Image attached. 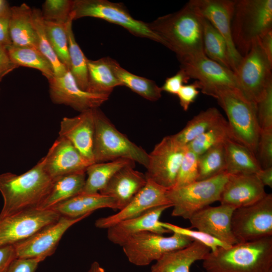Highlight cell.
Returning a JSON list of instances; mask_svg holds the SVG:
<instances>
[{"label": "cell", "mask_w": 272, "mask_h": 272, "mask_svg": "<svg viewBox=\"0 0 272 272\" xmlns=\"http://www.w3.org/2000/svg\"><path fill=\"white\" fill-rule=\"evenodd\" d=\"M32 22L37 37V49L51 64L54 76H63L68 70L59 61L49 43L41 11L39 9L32 10Z\"/></svg>", "instance_id": "obj_37"}, {"label": "cell", "mask_w": 272, "mask_h": 272, "mask_svg": "<svg viewBox=\"0 0 272 272\" xmlns=\"http://www.w3.org/2000/svg\"><path fill=\"white\" fill-rule=\"evenodd\" d=\"M43 157L26 172L0 174L4 205L0 219L31 209H38L48 195L53 179L46 172Z\"/></svg>", "instance_id": "obj_2"}, {"label": "cell", "mask_w": 272, "mask_h": 272, "mask_svg": "<svg viewBox=\"0 0 272 272\" xmlns=\"http://www.w3.org/2000/svg\"><path fill=\"white\" fill-rule=\"evenodd\" d=\"M198 159V156L187 147L174 188L184 186L197 180Z\"/></svg>", "instance_id": "obj_42"}, {"label": "cell", "mask_w": 272, "mask_h": 272, "mask_svg": "<svg viewBox=\"0 0 272 272\" xmlns=\"http://www.w3.org/2000/svg\"><path fill=\"white\" fill-rule=\"evenodd\" d=\"M134 167L129 165L120 169L99 192L112 197L117 210L127 205L147 183L146 175Z\"/></svg>", "instance_id": "obj_24"}, {"label": "cell", "mask_w": 272, "mask_h": 272, "mask_svg": "<svg viewBox=\"0 0 272 272\" xmlns=\"http://www.w3.org/2000/svg\"><path fill=\"white\" fill-rule=\"evenodd\" d=\"M192 241L191 239L177 233L166 237L151 232H143L130 237L121 247L130 263L146 266L168 252L187 246Z\"/></svg>", "instance_id": "obj_10"}, {"label": "cell", "mask_w": 272, "mask_h": 272, "mask_svg": "<svg viewBox=\"0 0 272 272\" xmlns=\"http://www.w3.org/2000/svg\"><path fill=\"white\" fill-rule=\"evenodd\" d=\"M101 272H105V270H104V268H103L102 267H101Z\"/></svg>", "instance_id": "obj_56"}, {"label": "cell", "mask_w": 272, "mask_h": 272, "mask_svg": "<svg viewBox=\"0 0 272 272\" xmlns=\"http://www.w3.org/2000/svg\"><path fill=\"white\" fill-rule=\"evenodd\" d=\"M18 67L11 59L7 48L0 45V82L5 76Z\"/></svg>", "instance_id": "obj_50"}, {"label": "cell", "mask_w": 272, "mask_h": 272, "mask_svg": "<svg viewBox=\"0 0 272 272\" xmlns=\"http://www.w3.org/2000/svg\"><path fill=\"white\" fill-rule=\"evenodd\" d=\"M90 215L76 218L61 216L56 222L13 245L17 258H37L43 261L54 252L60 239L69 228Z\"/></svg>", "instance_id": "obj_15"}, {"label": "cell", "mask_w": 272, "mask_h": 272, "mask_svg": "<svg viewBox=\"0 0 272 272\" xmlns=\"http://www.w3.org/2000/svg\"><path fill=\"white\" fill-rule=\"evenodd\" d=\"M231 230L238 242L272 236V194L257 202L235 209L231 218Z\"/></svg>", "instance_id": "obj_11"}, {"label": "cell", "mask_w": 272, "mask_h": 272, "mask_svg": "<svg viewBox=\"0 0 272 272\" xmlns=\"http://www.w3.org/2000/svg\"><path fill=\"white\" fill-rule=\"evenodd\" d=\"M255 174L264 186L272 187V167L262 168Z\"/></svg>", "instance_id": "obj_53"}, {"label": "cell", "mask_w": 272, "mask_h": 272, "mask_svg": "<svg viewBox=\"0 0 272 272\" xmlns=\"http://www.w3.org/2000/svg\"><path fill=\"white\" fill-rule=\"evenodd\" d=\"M226 171L224 144L211 148L198 156L197 181L212 178Z\"/></svg>", "instance_id": "obj_39"}, {"label": "cell", "mask_w": 272, "mask_h": 272, "mask_svg": "<svg viewBox=\"0 0 272 272\" xmlns=\"http://www.w3.org/2000/svg\"><path fill=\"white\" fill-rule=\"evenodd\" d=\"M48 81L53 103L70 106L80 113L99 108L109 97L82 90L70 71L62 76H54Z\"/></svg>", "instance_id": "obj_17"}, {"label": "cell", "mask_w": 272, "mask_h": 272, "mask_svg": "<svg viewBox=\"0 0 272 272\" xmlns=\"http://www.w3.org/2000/svg\"><path fill=\"white\" fill-rule=\"evenodd\" d=\"M45 30L49 43L59 61L70 71L68 36L66 23L44 21Z\"/></svg>", "instance_id": "obj_40"}, {"label": "cell", "mask_w": 272, "mask_h": 272, "mask_svg": "<svg viewBox=\"0 0 272 272\" xmlns=\"http://www.w3.org/2000/svg\"><path fill=\"white\" fill-rule=\"evenodd\" d=\"M257 115L260 129L272 128V85L257 104Z\"/></svg>", "instance_id": "obj_45"}, {"label": "cell", "mask_w": 272, "mask_h": 272, "mask_svg": "<svg viewBox=\"0 0 272 272\" xmlns=\"http://www.w3.org/2000/svg\"><path fill=\"white\" fill-rule=\"evenodd\" d=\"M111 65L122 86L127 87L133 92L151 101H157L161 97V88L154 81L131 73L122 67L112 58L111 59Z\"/></svg>", "instance_id": "obj_32"}, {"label": "cell", "mask_w": 272, "mask_h": 272, "mask_svg": "<svg viewBox=\"0 0 272 272\" xmlns=\"http://www.w3.org/2000/svg\"><path fill=\"white\" fill-rule=\"evenodd\" d=\"M211 249L196 241L186 247L165 254L152 265L151 272H190L196 261L204 260Z\"/></svg>", "instance_id": "obj_25"}, {"label": "cell", "mask_w": 272, "mask_h": 272, "mask_svg": "<svg viewBox=\"0 0 272 272\" xmlns=\"http://www.w3.org/2000/svg\"><path fill=\"white\" fill-rule=\"evenodd\" d=\"M7 1L4 0H0V9L6 3Z\"/></svg>", "instance_id": "obj_55"}, {"label": "cell", "mask_w": 272, "mask_h": 272, "mask_svg": "<svg viewBox=\"0 0 272 272\" xmlns=\"http://www.w3.org/2000/svg\"><path fill=\"white\" fill-rule=\"evenodd\" d=\"M7 50L12 61L18 66L37 69L47 80L54 76L51 64L37 48L12 44L7 47Z\"/></svg>", "instance_id": "obj_34"}, {"label": "cell", "mask_w": 272, "mask_h": 272, "mask_svg": "<svg viewBox=\"0 0 272 272\" xmlns=\"http://www.w3.org/2000/svg\"><path fill=\"white\" fill-rule=\"evenodd\" d=\"M168 190L147 179L146 185L132 200L117 213L100 218L95 223L97 228L106 229L149 211L163 206H172L167 197Z\"/></svg>", "instance_id": "obj_16"}, {"label": "cell", "mask_w": 272, "mask_h": 272, "mask_svg": "<svg viewBox=\"0 0 272 272\" xmlns=\"http://www.w3.org/2000/svg\"><path fill=\"white\" fill-rule=\"evenodd\" d=\"M86 179V172L65 175L53 179L48 195L38 209H51L56 205L80 194Z\"/></svg>", "instance_id": "obj_30"}, {"label": "cell", "mask_w": 272, "mask_h": 272, "mask_svg": "<svg viewBox=\"0 0 272 272\" xmlns=\"http://www.w3.org/2000/svg\"><path fill=\"white\" fill-rule=\"evenodd\" d=\"M149 28L179 60L204 55L202 17L189 1L179 11L160 17Z\"/></svg>", "instance_id": "obj_1"}, {"label": "cell", "mask_w": 272, "mask_h": 272, "mask_svg": "<svg viewBox=\"0 0 272 272\" xmlns=\"http://www.w3.org/2000/svg\"><path fill=\"white\" fill-rule=\"evenodd\" d=\"M44 167L53 179L86 172L93 163L85 158L67 140L59 137L44 157Z\"/></svg>", "instance_id": "obj_19"}, {"label": "cell", "mask_w": 272, "mask_h": 272, "mask_svg": "<svg viewBox=\"0 0 272 272\" xmlns=\"http://www.w3.org/2000/svg\"><path fill=\"white\" fill-rule=\"evenodd\" d=\"M40 259L19 258L15 259L11 263L7 272H35Z\"/></svg>", "instance_id": "obj_49"}, {"label": "cell", "mask_w": 272, "mask_h": 272, "mask_svg": "<svg viewBox=\"0 0 272 272\" xmlns=\"http://www.w3.org/2000/svg\"><path fill=\"white\" fill-rule=\"evenodd\" d=\"M258 38L261 48L269 61L272 63V30L266 32Z\"/></svg>", "instance_id": "obj_52"}, {"label": "cell", "mask_w": 272, "mask_h": 272, "mask_svg": "<svg viewBox=\"0 0 272 272\" xmlns=\"http://www.w3.org/2000/svg\"><path fill=\"white\" fill-rule=\"evenodd\" d=\"M72 13L74 20L86 17L103 19L122 27L135 36L164 45L163 40L149 28L147 23L133 18L122 3L107 0H75Z\"/></svg>", "instance_id": "obj_9"}, {"label": "cell", "mask_w": 272, "mask_h": 272, "mask_svg": "<svg viewBox=\"0 0 272 272\" xmlns=\"http://www.w3.org/2000/svg\"><path fill=\"white\" fill-rule=\"evenodd\" d=\"M266 194L256 174H229L220 202L235 209L252 205Z\"/></svg>", "instance_id": "obj_21"}, {"label": "cell", "mask_w": 272, "mask_h": 272, "mask_svg": "<svg viewBox=\"0 0 272 272\" xmlns=\"http://www.w3.org/2000/svg\"><path fill=\"white\" fill-rule=\"evenodd\" d=\"M134 163L131 160L118 159L92 164L86 169L87 177L81 193H99L118 171L127 166H134Z\"/></svg>", "instance_id": "obj_31"}, {"label": "cell", "mask_w": 272, "mask_h": 272, "mask_svg": "<svg viewBox=\"0 0 272 272\" xmlns=\"http://www.w3.org/2000/svg\"><path fill=\"white\" fill-rule=\"evenodd\" d=\"M94 162L126 159L146 168L149 162V154L119 131L99 108L94 109Z\"/></svg>", "instance_id": "obj_6"}, {"label": "cell", "mask_w": 272, "mask_h": 272, "mask_svg": "<svg viewBox=\"0 0 272 272\" xmlns=\"http://www.w3.org/2000/svg\"><path fill=\"white\" fill-rule=\"evenodd\" d=\"M111 59L109 57L95 60L88 59L86 91L109 96L115 87L122 86L111 67Z\"/></svg>", "instance_id": "obj_28"}, {"label": "cell", "mask_w": 272, "mask_h": 272, "mask_svg": "<svg viewBox=\"0 0 272 272\" xmlns=\"http://www.w3.org/2000/svg\"><path fill=\"white\" fill-rule=\"evenodd\" d=\"M189 80L190 78L186 73L180 69L176 74L165 80L161 88L162 91L177 95L181 87L184 85V84L187 83Z\"/></svg>", "instance_id": "obj_48"}, {"label": "cell", "mask_w": 272, "mask_h": 272, "mask_svg": "<svg viewBox=\"0 0 272 272\" xmlns=\"http://www.w3.org/2000/svg\"><path fill=\"white\" fill-rule=\"evenodd\" d=\"M199 14L208 20L225 40L231 70L234 72L242 56L236 49L231 33L235 1L191 0Z\"/></svg>", "instance_id": "obj_18"}, {"label": "cell", "mask_w": 272, "mask_h": 272, "mask_svg": "<svg viewBox=\"0 0 272 272\" xmlns=\"http://www.w3.org/2000/svg\"><path fill=\"white\" fill-rule=\"evenodd\" d=\"M232 134L225 119L203 133L196 137L187 147L198 156L217 145L224 144Z\"/></svg>", "instance_id": "obj_38"}, {"label": "cell", "mask_w": 272, "mask_h": 272, "mask_svg": "<svg viewBox=\"0 0 272 272\" xmlns=\"http://www.w3.org/2000/svg\"><path fill=\"white\" fill-rule=\"evenodd\" d=\"M95 130L94 109L60 121L59 137L70 141L87 160L94 163L93 144Z\"/></svg>", "instance_id": "obj_22"}, {"label": "cell", "mask_w": 272, "mask_h": 272, "mask_svg": "<svg viewBox=\"0 0 272 272\" xmlns=\"http://www.w3.org/2000/svg\"><path fill=\"white\" fill-rule=\"evenodd\" d=\"M235 209L222 205L208 206L193 214L189 219L191 228L207 233L224 243L232 245L238 243L231 230V218Z\"/></svg>", "instance_id": "obj_20"}, {"label": "cell", "mask_w": 272, "mask_h": 272, "mask_svg": "<svg viewBox=\"0 0 272 272\" xmlns=\"http://www.w3.org/2000/svg\"><path fill=\"white\" fill-rule=\"evenodd\" d=\"M73 1L46 0L42 5L44 21L66 23L72 16Z\"/></svg>", "instance_id": "obj_41"}, {"label": "cell", "mask_w": 272, "mask_h": 272, "mask_svg": "<svg viewBox=\"0 0 272 272\" xmlns=\"http://www.w3.org/2000/svg\"><path fill=\"white\" fill-rule=\"evenodd\" d=\"M160 225L163 228L169 230L171 233H177L186 236L193 241H198L210 248L211 251L218 247H228L227 245L215 237L199 230H193L190 228H183L169 223L160 221Z\"/></svg>", "instance_id": "obj_43"}, {"label": "cell", "mask_w": 272, "mask_h": 272, "mask_svg": "<svg viewBox=\"0 0 272 272\" xmlns=\"http://www.w3.org/2000/svg\"><path fill=\"white\" fill-rule=\"evenodd\" d=\"M271 68L272 63L261 48L258 38L255 39L234 72L239 90L257 104L272 85Z\"/></svg>", "instance_id": "obj_8"}, {"label": "cell", "mask_w": 272, "mask_h": 272, "mask_svg": "<svg viewBox=\"0 0 272 272\" xmlns=\"http://www.w3.org/2000/svg\"><path fill=\"white\" fill-rule=\"evenodd\" d=\"M101 267L97 261H94L91 265L88 272H101Z\"/></svg>", "instance_id": "obj_54"}, {"label": "cell", "mask_w": 272, "mask_h": 272, "mask_svg": "<svg viewBox=\"0 0 272 272\" xmlns=\"http://www.w3.org/2000/svg\"><path fill=\"white\" fill-rule=\"evenodd\" d=\"M224 149L228 174H255L262 169L255 155L234 139L227 140Z\"/></svg>", "instance_id": "obj_29"}, {"label": "cell", "mask_w": 272, "mask_h": 272, "mask_svg": "<svg viewBox=\"0 0 272 272\" xmlns=\"http://www.w3.org/2000/svg\"><path fill=\"white\" fill-rule=\"evenodd\" d=\"M228 175L227 172H224L209 179L168 190L167 197L173 208L172 216L189 220L200 210L220 201Z\"/></svg>", "instance_id": "obj_7"}, {"label": "cell", "mask_w": 272, "mask_h": 272, "mask_svg": "<svg viewBox=\"0 0 272 272\" xmlns=\"http://www.w3.org/2000/svg\"><path fill=\"white\" fill-rule=\"evenodd\" d=\"M171 206L153 209L138 217L122 221L108 228L107 236L112 243L122 246L130 237L143 232H151L161 235L171 233L160 224L163 213Z\"/></svg>", "instance_id": "obj_23"}, {"label": "cell", "mask_w": 272, "mask_h": 272, "mask_svg": "<svg viewBox=\"0 0 272 272\" xmlns=\"http://www.w3.org/2000/svg\"><path fill=\"white\" fill-rule=\"evenodd\" d=\"M10 8L6 2L0 9V45L6 48L12 44L10 35Z\"/></svg>", "instance_id": "obj_46"}, {"label": "cell", "mask_w": 272, "mask_h": 272, "mask_svg": "<svg viewBox=\"0 0 272 272\" xmlns=\"http://www.w3.org/2000/svg\"><path fill=\"white\" fill-rule=\"evenodd\" d=\"M179 62L180 69L190 79L196 80L201 92L206 95L213 96L216 91L224 88L238 89L234 73L205 54L187 58Z\"/></svg>", "instance_id": "obj_14"}, {"label": "cell", "mask_w": 272, "mask_h": 272, "mask_svg": "<svg viewBox=\"0 0 272 272\" xmlns=\"http://www.w3.org/2000/svg\"><path fill=\"white\" fill-rule=\"evenodd\" d=\"M200 89L197 81L188 85H183L177 95L179 100V103L183 110L187 111L191 103L194 102L198 96Z\"/></svg>", "instance_id": "obj_47"}, {"label": "cell", "mask_w": 272, "mask_h": 272, "mask_svg": "<svg viewBox=\"0 0 272 272\" xmlns=\"http://www.w3.org/2000/svg\"><path fill=\"white\" fill-rule=\"evenodd\" d=\"M103 208L117 210L115 201L112 197L97 193H80L51 209L61 216L76 218L91 215L94 211Z\"/></svg>", "instance_id": "obj_26"}, {"label": "cell", "mask_w": 272, "mask_h": 272, "mask_svg": "<svg viewBox=\"0 0 272 272\" xmlns=\"http://www.w3.org/2000/svg\"><path fill=\"white\" fill-rule=\"evenodd\" d=\"M61 215L52 209H31L0 219V247L13 245L56 222Z\"/></svg>", "instance_id": "obj_13"}, {"label": "cell", "mask_w": 272, "mask_h": 272, "mask_svg": "<svg viewBox=\"0 0 272 272\" xmlns=\"http://www.w3.org/2000/svg\"><path fill=\"white\" fill-rule=\"evenodd\" d=\"M202 261L206 272H272V236L219 247Z\"/></svg>", "instance_id": "obj_3"}, {"label": "cell", "mask_w": 272, "mask_h": 272, "mask_svg": "<svg viewBox=\"0 0 272 272\" xmlns=\"http://www.w3.org/2000/svg\"><path fill=\"white\" fill-rule=\"evenodd\" d=\"M225 119L218 109L209 108L194 116L181 130L174 136L180 143L187 145Z\"/></svg>", "instance_id": "obj_33"}, {"label": "cell", "mask_w": 272, "mask_h": 272, "mask_svg": "<svg viewBox=\"0 0 272 272\" xmlns=\"http://www.w3.org/2000/svg\"><path fill=\"white\" fill-rule=\"evenodd\" d=\"M10 35L13 45L37 48L32 22V9L26 4L11 7Z\"/></svg>", "instance_id": "obj_27"}, {"label": "cell", "mask_w": 272, "mask_h": 272, "mask_svg": "<svg viewBox=\"0 0 272 272\" xmlns=\"http://www.w3.org/2000/svg\"><path fill=\"white\" fill-rule=\"evenodd\" d=\"M186 149L174 135L163 138L149 154L147 178L167 190L174 188Z\"/></svg>", "instance_id": "obj_12"}, {"label": "cell", "mask_w": 272, "mask_h": 272, "mask_svg": "<svg viewBox=\"0 0 272 272\" xmlns=\"http://www.w3.org/2000/svg\"><path fill=\"white\" fill-rule=\"evenodd\" d=\"M202 25L205 55L210 59L232 70L225 40L212 24L203 17Z\"/></svg>", "instance_id": "obj_35"}, {"label": "cell", "mask_w": 272, "mask_h": 272, "mask_svg": "<svg viewBox=\"0 0 272 272\" xmlns=\"http://www.w3.org/2000/svg\"><path fill=\"white\" fill-rule=\"evenodd\" d=\"M212 97L225 111L233 139L255 155L260 131L257 104L235 88L219 89Z\"/></svg>", "instance_id": "obj_4"}, {"label": "cell", "mask_w": 272, "mask_h": 272, "mask_svg": "<svg viewBox=\"0 0 272 272\" xmlns=\"http://www.w3.org/2000/svg\"><path fill=\"white\" fill-rule=\"evenodd\" d=\"M231 27L234 45L243 56L254 40L272 30V1L235 0Z\"/></svg>", "instance_id": "obj_5"}, {"label": "cell", "mask_w": 272, "mask_h": 272, "mask_svg": "<svg viewBox=\"0 0 272 272\" xmlns=\"http://www.w3.org/2000/svg\"><path fill=\"white\" fill-rule=\"evenodd\" d=\"M257 152L261 168L272 167V128L260 129Z\"/></svg>", "instance_id": "obj_44"}, {"label": "cell", "mask_w": 272, "mask_h": 272, "mask_svg": "<svg viewBox=\"0 0 272 272\" xmlns=\"http://www.w3.org/2000/svg\"><path fill=\"white\" fill-rule=\"evenodd\" d=\"M17 258L13 245L0 247V272H7L12 261Z\"/></svg>", "instance_id": "obj_51"}, {"label": "cell", "mask_w": 272, "mask_h": 272, "mask_svg": "<svg viewBox=\"0 0 272 272\" xmlns=\"http://www.w3.org/2000/svg\"><path fill=\"white\" fill-rule=\"evenodd\" d=\"M73 20L74 16L72 13V17L66 23L70 60V71L80 88L86 91L88 83V58L75 39L72 29Z\"/></svg>", "instance_id": "obj_36"}]
</instances>
